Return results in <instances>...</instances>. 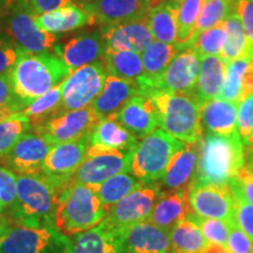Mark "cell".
Wrapping results in <instances>:
<instances>
[{
  "instance_id": "e0dca14e",
  "label": "cell",
  "mask_w": 253,
  "mask_h": 253,
  "mask_svg": "<svg viewBox=\"0 0 253 253\" xmlns=\"http://www.w3.org/2000/svg\"><path fill=\"white\" fill-rule=\"evenodd\" d=\"M125 229L104 219L93 229L69 237L62 253H125Z\"/></svg>"
},
{
  "instance_id": "d6986e66",
  "label": "cell",
  "mask_w": 253,
  "mask_h": 253,
  "mask_svg": "<svg viewBox=\"0 0 253 253\" xmlns=\"http://www.w3.org/2000/svg\"><path fill=\"white\" fill-rule=\"evenodd\" d=\"M81 5L95 24L107 27L145 17L150 0H81Z\"/></svg>"
},
{
  "instance_id": "c3c4849f",
  "label": "cell",
  "mask_w": 253,
  "mask_h": 253,
  "mask_svg": "<svg viewBox=\"0 0 253 253\" xmlns=\"http://www.w3.org/2000/svg\"><path fill=\"white\" fill-rule=\"evenodd\" d=\"M231 184L253 205V163L245 162Z\"/></svg>"
},
{
  "instance_id": "52a82bcc",
  "label": "cell",
  "mask_w": 253,
  "mask_h": 253,
  "mask_svg": "<svg viewBox=\"0 0 253 253\" xmlns=\"http://www.w3.org/2000/svg\"><path fill=\"white\" fill-rule=\"evenodd\" d=\"M36 18L28 0H9L7 11L1 19V32L26 52H48L56 46L58 36L41 30Z\"/></svg>"
},
{
  "instance_id": "d6a6232c",
  "label": "cell",
  "mask_w": 253,
  "mask_h": 253,
  "mask_svg": "<svg viewBox=\"0 0 253 253\" xmlns=\"http://www.w3.org/2000/svg\"><path fill=\"white\" fill-rule=\"evenodd\" d=\"M102 63L107 73L113 77L134 82L144 77L143 61L140 53L131 50L107 52L102 56Z\"/></svg>"
},
{
  "instance_id": "30bf717a",
  "label": "cell",
  "mask_w": 253,
  "mask_h": 253,
  "mask_svg": "<svg viewBox=\"0 0 253 253\" xmlns=\"http://www.w3.org/2000/svg\"><path fill=\"white\" fill-rule=\"evenodd\" d=\"M100 120L89 106L78 110H62L33 130L49 144L54 145L74 142L89 136Z\"/></svg>"
},
{
  "instance_id": "680465c9",
  "label": "cell",
  "mask_w": 253,
  "mask_h": 253,
  "mask_svg": "<svg viewBox=\"0 0 253 253\" xmlns=\"http://www.w3.org/2000/svg\"><path fill=\"white\" fill-rule=\"evenodd\" d=\"M0 253H1V248H0Z\"/></svg>"
},
{
  "instance_id": "60d3db41",
  "label": "cell",
  "mask_w": 253,
  "mask_h": 253,
  "mask_svg": "<svg viewBox=\"0 0 253 253\" xmlns=\"http://www.w3.org/2000/svg\"><path fill=\"white\" fill-rule=\"evenodd\" d=\"M227 40V30L225 20L217 24L216 26L202 32L199 36L190 42L188 48H192L199 59L204 56L220 55L221 50L225 46Z\"/></svg>"
},
{
  "instance_id": "44dd1931",
  "label": "cell",
  "mask_w": 253,
  "mask_h": 253,
  "mask_svg": "<svg viewBox=\"0 0 253 253\" xmlns=\"http://www.w3.org/2000/svg\"><path fill=\"white\" fill-rule=\"evenodd\" d=\"M115 118L138 140L160 128L156 106L148 95H134L115 114Z\"/></svg>"
},
{
  "instance_id": "8d00e7d4",
  "label": "cell",
  "mask_w": 253,
  "mask_h": 253,
  "mask_svg": "<svg viewBox=\"0 0 253 253\" xmlns=\"http://www.w3.org/2000/svg\"><path fill=\"white\" fill-rule=\"evenodd\" d=\"M203 5L204 0H178L176 46L179 50L188 48L191 42Z\"/></svg>"
},
{
  "instance_id": "8992f818",
  "label": "cell",
  "mask_w": 253,
  "mask_h": 253,
  "mask_svg": "<svg viewBox=\"0 0 253 253\" xmlns=\"http://www.w3.org/2000/svg\"><path fill=\"white\" fill-rule=\"evenodd\" d=\"M184 145V142L177 140L163 129L157 128L150 135L138 141L132 155L130 172L143 184L158 183L173 155Z\"/></svg>"
},
{
  "instance_id": "4fadbf2b",
  "label": "cell",
  "mask_w": 253,
  "mask_h": 253,
  "mask_svg": "<svg viewBox=\"0 0 253 253\" xmlns=\"http://www.w3.org/2000/svg\"><path fill=\"white\" fill-rule=\"evenodd\" d=\"M189 205L190 211L199 217L233 223V191L231 185L191 184Z\"/></svg>"
},
{
  "instance_id": "5b68a950",
  "label": "cell",
  "mask_w": 253,
  "mask_h": 253,
  "mask_svg": "<svg viewBox=\"0 0 253 253\" xmlns=\"http://www.w3.org/2000/svg\"><path fill=\"white\" fill-rule=\"evenodd\" d=\"M160 128L184 143H197L204 136L201 125V106L194 95L154 91Z\"/></svg>"
},
{
  "instance_id": "4dcf8cb0",
  "label": "cell",
  "mask_w": 253,
  "mask_h": 253,
  "mask_svg": "<svg viewBox=\"0 0 253 253\" xmlns=\"http://www.w3.org/2000/svg\"><path fill=\"white\" fill-rule=\"evenodd\" d=\"M36 23L42 31L53 34L78 30L88 24H95L94 19L86 9L74 4L37 15Z\"/></svg>"
},
{
  "instance_id": "f907efd6",
  "label": "cell",
  "mask_w": 253,
  "mask_h": 253,
  "mask_svg": "<svg viewBox=\"0 0 253 253\" xmlns=\"http://www.w3.org/2000/svg\"><path fill=\"white\" fill-rule=\"evenodd\" d=\"M73 0H28L32 9L37 15L54 11V9L71 5Z\"/></svg>"
},
{
  "instance_id": "f546056e",
  "label": "cell",
  "mask_w": 253,
  "mask_h": 253,
  "mask_svg": "<svg viewBox=\"0 0 253 253\" xmlns=\"http://www.w3.org/2000/svg\"><path fill=\"white\" fill-rule=\"evenodd\" d=\"M251 94H253V58L239 59L227 63L220 99L240 104Z\"/></svg>"
},
{
  "instance_id": "8fae6325",
  "label": "cell",
  "mask_w": 253,
  "mask_h": 253,
  "mask_svg": "<svg viewBox=\"0 0 253 253\" xmlns=\"http://www.w3.org/2000/svg\"><path fill=\"white\" fill-rule=\"evenodd\" d=\"M163 190L157 183L142 184L109 210L106 219L113 225L126 229L149 219Z\"/></svg>"
},
{
  "instance_id": "ac0fdd59",
  "label": "cell",
  "mask_w": 253,
  "mask_h": 253,
  "mask_svg": "<svg viewBox=\"0 0 253 253\" xmlns=\"http://www.w3.org/2000/svg\"><path fill=\"white\" fill-rule=\"evenodd\" d=\"M53 145L36 132L25 134L9 151L1 166L17 175H32L42 171V166Z\"/></svg>"
},
{
  "instance_id": "f35d334b",
  "label": "cell",
  "mask_w": 253,
  "mask_h": 253,
  "mask_svg": "<svg viewBox=\"0 0 253 253\" xmlns=\"http://www.w3.org/2000/svg\"><path fill=\"white\" fill-rule=\"evenodd\" d=\"M31 130H33V126L30 120L21 113L0 120V163L13 149L18 141Z\"/></svg>"
},
{
  "instance_id": "681fc988",
  "label": "cell",
  "mask_w": 253,
  "mask_h": 253,
  "mask_svg": "<svg viewBox=\"0 0 253 253\" xmlns=\"http://www.w3.org/2000/svg\"><path fill=\"white\" fill-rule=\"evenodd\" d=\"M226 248L230 253H253V240L238 226L232 224Z\"/></svg>"
},
{
  "instance_id": "603a6c76",
  "label": "cell",
  "mask_w": 253,
  "mask_h": 253,
  "mask_svg": "<svg viewBox=\"0 0 253 253\" xmlns=\"http://www.w3.org/2000/svg\"><path fill=\"white\" fill-rule=\"evenodd\" d=\"M171 242L169 231L149 220L141 221L125 229L123 252L125 253H170Z\"/></svg>"
},
{
  "instance_id": "7402d4cb",
  "label": "cell",
  "mask_w": 253,
  "mask_h": 253,
  "mask_svg": "<svg viewBox=\"0 0 253 253\" xmlns=\"http://www.w3.org/2000/svg\"><path fill=\"white\" fill-rule=\"evenodd\" d=\"M54 49L55 54L73 72L102 58L106 53V45L102 32H89L73 38L61 46L56 45Z\"/></svg>"
},
{
  "instance_id": "7c38bea8",
  "label": "cell",
  "mask_w": 253,
  "mask_h": 253,
  "mask_svg": "<svg viewBox=\"0 0 253 253\" xmlns=\"http://www.w3.org/2000/svg\"><path fill=\"white\" fill-rule=\"evenodd\" d=\"M199 74V56L192 48L182 49L163 74L153 82L147 95L154 91H172L194 95Z\"/></svg>"
},
{
  "instance_id": "9c48e42d",
  "label": "cell",
  "mask_w": 253,
  "mask_h": 253,
  "mask_svg": "<svg viewBox=\"0 0 253 253\" xmlns=\"http://www.w3.org/2000/svg\"><path fill=\"white\" fill-rule=\"evenodd\" d=\"M107 77L108 73L100 61L71 72L61 82L62 109L78 110L89 107L102 90Z\"/></svg>"
},
{
  "instance_id": "ba28073f",
  "label": "cell",
  "mask_w": 253,
  "mask_h": 253,
  "mask_svg": "<svg viewBox=\"0 0 253 253\" xmlns=\"http://www.w3.org/2000/svg\"><path fill=\"white\" fill-rule=\"evenodd\" d=\"M68 237L55 226L28 227L13 224L0 239L1 253H62Z\"/></svg>"
},
{
  "instance_id": "11a10c76",
  "label": "cell",
  "mask_w": 253,
  "mask_h": 253,
  "mask_svg": "<svg viewBox=\"0 0 253 253\" xmlns=\"http://www.w3.org/2000/svg\"><path fill=\"white\" fill-rule=\"evenodd\" d=\"M166 1H170V0H150V8L158 4H161V2H166Z\"/></svg>"
},
{
  "instance_id": "f5cc1de1",
  "label": "cell",
  "mask_w": 253,
  "mask_h": 253,
  "mask_svg": "<svg viewBox=\"0 0 253 253\" xmlns=\"http://www.w3.org/2000/svg\"><path fill=\"white\" fill-rule=\"evenodd\" d=\"M202 253H230L229 249L219 244H209Z\"/></svg>"
},
{
  "instance_id": "5bb4252c",
  "label": "cell",
  "mask_w": 253,
  "mask_h": 253,
  "mask_svg": "<svg viewBox=\"0 0 253 253\" xmlns=\"http://www.w3.org/2000/svg\"><path fill=\"white\" fill-rule=\"evenodd\" d=\"M89 136L74 142L54 144L42 166V173L65 186L74 181V175L87 156Z\"/></svg>"
},
{
  "instance_id": "ab89813d",
  "label": "cell",
  "mask_w": 253,
  "mask_h": 253,
  "mask_svg": "<svg viewBox=\"0 0 253 253\" xmlns=\"http://www.w3.org/2000/svg\"><path fill=\"white\" fill-rule=\"evenodd\" d=\"M237 11V0H204L203 8L195 27L192 40L202 32L216 26ZM191 40V41H192Z\"/></svg>"
},
{
  "instance_id": "484cf974",
  "label": "cell",
  "mask_w": 253,
  "mask_h": 253,
  "mask_svg": "<svg viewBox=\"0 0 253 253\" xmlns=\"http://www.w3.org/2000/svg\"><path fill=\"white\" fill-rule=\"evenodd\" d=\"M141 94L137 82L108 75L104 86L90 104L100 119L116 114L134 95Z\"/></svg>"
},
{
  "instance_id": "74e56055",
  "label": "cell",
  "mask_w": 253,
  "mask_h": 253,
  "mask_svg": "<svg viewBox=\"0 0 253 253\" xmlns=\"http://www.w3.org/2000/svg\"><path fill=\"white\" fill-rule=\"evenodd\" d=\"M142 184L131 172H121L96 185L97 194L107 208L112 209Z\"/></svg>"
},
{
  "instance_id": "9a60e30c",
  "label": "cell",
  "mask_w": 253,
  "mask_h": 253,
  "mask_svg": "<svg viewBox=\"0 0 253 253\" xmlns=\"http://www.w3.org/2000/svg\"><path fill=\"white\" fill-rule=\"evenodd\" d=\"M135 150L109 151L87 155L74 175V182L86 185H99L121 172H130Z\"/></svg>"
},
{
  "instance_id": "7bdbcfd3",
  "label": "cell",
  "mask_w": 253,
  "mask_h": 253,
  "mask_svg": "<svg viewBox=\"0 0 253 253\" xmlns=\"http://www.w3.org/2000/svg\"><path fill=\"white\" fill-rule=\"evenodd\" d=\"M233 191V224L253 240V205L230 184Z\"/></svg>"
},
{
  "instance_id": "d590c367",
  "label": "cell",
  "mask_w": 253,
  "mask_h": 253,
  "mask_svg": "<svg viewBox=\"0 0 253 253\" xmlns=\"http://www.w3.org/2000/svg\"><path fill=\"white\" fill-rule=\"evenodd\" d=\"M225 26L227 30V40L219 55L223 61L230 63L239 59L252 58L248 38L237 11L225 19Z\"/></svg>"
},
{
  "instance_id": "3957f363",
  "label": "cell",
  "mask_w": 253,
  "mask_h": 253,
  "mask_svg": "<svg viewBox=\"0 0 253 253\" xmlns=\"http://www.w3.org/2000/svg\"><path fill=\"white\" fill-rule=\"evenodd\" d=\"M62 188L42 172L18 175L17 197L7 214L18 225L54 226L56 197Z\"/></svg>"
},
{
  "instance_id": "e575fe53",
  "label": "cell",
  "mask_w": 253,
  "mask_h": 253,
  "mask_svg": "<svg viewBox=\"0 0 253 253\" xmlns=\"http://www.w3.org/2000/svg\"><path fill=\"white\" fill-rule=\"evenodd\" d=\"M62 110V87L61 84H59L58 86L53 87L42 96L34 100L30 106L21 112V114H24L30 120L34 129L43 125Z\"/></svg>"
},
{
  "instance_id": "6f0895ef",
  "label": "cell",
  "mask_w": 253,
  "mask_h": 253,
  "mask_svg": "<svg viewBox=\"0 0 253 253\" xmlns=\"http://www.w3.org/2000/svg\"><path fill=\"white\" fill-rule=\"evenodd\" d=\"M170 253H177V252H175V251H172V250H171V251H170Z\"/></svg>"
},
{
  "instance_id": "1f68e13d",
  "label": "cell",
  "mask_w": 253,
  "mask_h": 253,
  "mask_svg": "<svg viewBox=\"0 0 253 253\" xmlns=\"http://www.w3.org/2000/svg\"><path fill=\"white\" fill-rule=\"evenodd\" d=\"M178 0L161 2L148 12L150 30L155 40L176 45Z\"/></svg>"
},
{
  "instance_id": "4316f807",
  "label": "cell",
  "mask_w": 253,
  "mask_h": 253,
  "mask_svg": "<svg viewBox=\"0 0 253 253\" xmlns=\"http://www.w3.org/2000/svg\"><path fill=\"white\" fill-rule=\"evenodd\" d=\"M189 191L190 188L163 191L148 220L167 231L171 230L190 212Z\"/></svg>"
},
{
  "instance_id": "f1b7e54d",
  "label": "cell",
  "mask_w": 253,
  "mask_h": 253,
  "mask_svg": "<svg viewBox=\"0 0 253 253\" xmlns=\"http://www.w3.org/2000/svg\"><path fill=\"white\" fill-rule=\"evenodd\" d=\"M226 66L219 55L199 59V74L194 94L199 103L219 97L225 82Z\"/></svg>"
},
{
  "instance_id": "7a4b0ae2",
  "label": "cell",
  "mask_w": 253,
  "mask_h": 253,
  "mask_svg": "<svg viewBox=\"0 0 253 253\" xmlns=\"http://www.w3.org/2000/svg\"><path fill=\"white\" fill-rule=\"evenodd\" d=\"M11 74L12 86L23 110L71 74L62 59L50 52H24Z\"/></svg>"
},
{
  "instance_id": "ffe728a7",
  "label": "cell",
  "mask_w": 253,
  "mask_h": 253,
  "mask_svg": "<svg viewBox=\"0 0 253 253\" xmlns=\"http://www.w3.org/2000/svg\"><path fill=\"white\" fill-rule=\"evenodd\" d=\"M138 138L135 137L115 118V114L101 119L88 138L87 155L109 151L135 150Z\"/></svg>"
},
{
  "instance_id": "6da1fadb",
  "label": "cell",
  "mask_w": 253,
  "mask_h": 253,
  "mask_svg": "<svg viewBox=\"0 0 253 253\" xmlns=\"http://www.w3.org/2000/svg\"><path fill=\"white\" fill-rule=\"evenodd\" d=\"M245 162V145L238 131L230 135L205 134L199 141L192 184L230 185Z\"/></svg>"
},
{
  "instance_id": "d4e9b609",
  "label": "cell",
  "mask_w": 253,
  "mask_h": 253,
  "mask_svg": "<svg viewBox=\"0 0 253 253\" xmlns=\"http://www.w3.org/2000/svg\"><path fill=\"white\" fill-rule=\"evenodd\" d=\"M239 104L220 97L201 106V125L205 134L230 135L238 131Z\"/></svg>"
},
{
  "instance_id": "2e32d148",
  "label": "cell",
  "mask_w": 253,
  "mask_h": 253,
  "mask_svg": "<svg viewBox=\"0 0 253 253\" xmlns=\"http://www.w3.org/2000/svg\"><path fill=\"white\" fill-rule=\"evenodd\" d=\"M102 34L106 53L131 50L142 54L154 41L148 14L136 20L104 27Z\"/></svg>"
},
{
  "instance_id": "b9f144b4",
  "label": "cell",
  "mask_w": 253,
  "mask_h": 253,
  "mask_svg": "<svg viewBox=\"0 0 253 253\" xmlns=\"http://www.w3.org/2000/svg\"><path fill=\"white\" fill-rule=\"evenodd\" d=\"M186 218H189L190 220L197 224L203 236L205 237V239L209 242V244H219L224 246L227 245L231 226H232L233 223L223 219L199 217L194 212H191V211L186 214Z\"/></svg>"
},
{
  "instance_id": "9f6ffc18",
  "label": "cell",
  "mask_w": 253,
  "mask_h": 253,
  "mask_svg": "<svg viewBox=\"0 0 253 253\" xmlns=\"http://www.w3.org/2000/svg\"><path fill=\"white\" fill-rule=\"evenodd\" d=\"M9 1V0H0V8L2 7V6H5L7 2Z\"/></svg>"
},
{
  "instance_id": "cb8c5ba5",
  "label": "cell",
  "mask_w": 253,
  "mask_h": 253,
  "mask_svg": "<svg viewBox=\"0 0 253 253\" xmlns=\"http://www.w3.org/2000/svg\"><path fill=\"white\" fill-rule=\"evenodd\" d=\"M199 142L185 143L170 161L166 172L157 183L163 191L189 189L194 182L197 170Z\"/></svg>"
},
{
  "instance_id": "836d02e7",
  "label": "cell",
  "mask_w": 253,
  "mask_h": 253,
  "mask_svg": "<svg viewBox=\"0 0 253 253\" xmlns=\"http://www.w3.org/2000/svg\"><path fill=\"white\" fill-rule=\"evenodd\" d=\"M171 250L177 253H202L209 242L202 233L198 225L184 218L169 230Z\"/></svg>"
},
{
  "instance_id": "bcb514c9",
  "label": "cell",
  "mask_w": 253,
  "mask_h": 253,
  "mask_svg": "<svg viewBox=\"0 0 253 253\" xmlns=\"http://www.w3.org/2000/svg\"><path fill=\"white\" fill-rule=\"evenodd\" d=\"M253 132V94L239 104L238 109V134L244 144Z\"/></svg>"
},
{
  "instance_id": "7dc6e473",
  "label": "cell",
  "mask_w": 253,
  "mask_h": 253,
  "mask_svg": "<svg viewBox=\"0 0 253 253\" xmlns=\"http://www.w3.org/2000/svg\"><path fill=\"white\" fill-rule=\"evenodd\" d=\"M237 13L244 27L250 53L253 58V0H237Z\"/></svg>"
},
{
  "instance_id": "816d5d0a",
  "label": "cell",
  "mask_w": 253,
  "mask_h": 253,
  "mask_svg": "<svg viewBox=\"0 0 253 253\" xmlns=\"http://www.w3.org/2000/svg\"><path fill=\"white\" fill-rule=\"evenodd\" d=\"M13 220L8 214H0V239L4 237L8 230L13 226Z\"/></svg>"
},
{
  "instance_id": "f6af8a7d",
  "label": "cell",
  "mask_w": 253,
  "mask_h": 253,
  "mask_svg": "<svg viewBox=\"0 0 253 253\" xmlns=\"http://www.w3.org/2000/svg\"><path fill=\"white\" fill-rule=\"evenodd\" d=\"M24 52L26 50L21 49L7 34L0 31V75L11 72Z\"/></svg>"
},
{
  "instance_id": "83f0119b",
  "label": "cell",
  "mask_w": 253,
  "mask_h": 253,
  "mask_svg": "<svg viewBox=\"0 0 253 253\" xmlns=\"http://www.w3.org/2000/svg\"><path fill=\"white\" fill-rule=\"evenodd\" d=\"M179 53V48L172 43L154 40L153 43L142 53L144 77L137 80L141 94L147 95L151 84L166 71L172 59Z\"/></svg>"
},
{
  "instance_id": "277c9868",
  "label": "cell",
  "mask_w": 253,
  "mask_h": 253,
  "mask_svg": "<svg viewBox=\"0 0 253 253\" xmlns=\"http://www.w3.org/2000/svg\"><path fill=\"white\" fill-rule=\"evenodd\" d=\"M109 209L101 201L96 185L69 183L56 197L54 226L63 236L73 237L99 225Z\"/></svg>"
},
{
  "instance_id": "ee69618b",
  "label": "cell",
  "mask_w": 253,
  "mask_h": 253,
  "mask_svg": "<svg viewBox=\"0 0 253 253\" xmlns=\"http://www.w3.org/2000/svg\"><path fill=\"white\" fill-rule=\"evenodd\" d=\"M18 175L0 164V214H7L17 197Z\"/></svg>"
},
{
  "instance_id": "db71d44e",
  "label": "cell",
  "mask_w": 253,
  "mask_h": 253,
  "mask_svg": "<svg viewBox=\"0 0 253 253\" xmlns=\"http://www.w3.org/2000/svg\"><path fill=\"white\" fill-rule=\"evenodd\" d=\"M245 145V156H246V162L253 163V132L250 136L248 142L244 144Z\"/></svg>"
}]
</instances>
